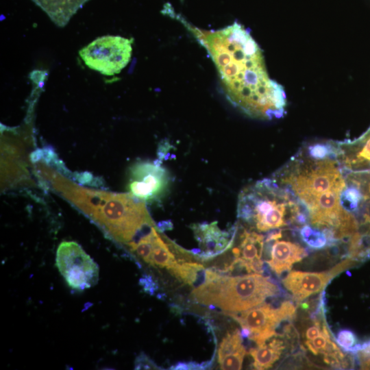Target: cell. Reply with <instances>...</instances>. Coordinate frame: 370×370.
I'll return each instance as SVG.
<instances>
[{
  "instance_id": "23",
  "label": "cell",
  "mask_w": 370,
  "mask_h": 370,
  "mask_svg": "<svg viewBox=\"0 0 370 370\" xmlns=\"http://www.w3.org/2000/svg\"><path fill=\"white\" fill-rule=\"evenodd\" d=\"M149 357L141 352L135 359L134 369H161Z\"/></svg>"
},
{
  "instance_id": "24",
  "label": "cell",
  "mask_w": 370,
  "mask_h": 370,
  "mask_svg": "<svg viewBox=\"0 0 370 370\" xmlns=\"http://www.w3.org/2000/svg\"><path fill=\"white\" fill-rule=\"evenodd\" d=\"M139 284L146 293L151 295L158 289L156 282L152 279L151 276L148 275H143L140 278Z\"/></svg>"
},
{
  "instance_id": "8",
  "label": "cell",
  "mask_w": 370,
  "mask_h": 370,
  "mask_svg": "<svg viewBox=\"0 0 370 370\" xmlns=\"http://www.w3.org/2000/svg\"><path fill=\"white\" fill-rule=\"evenodd\" d=\"M296 307L291 301H283L280 307L275 308L266 303L237 312H228L227 314L236 320L241 327L250 330L249 340L257 345L264 343L278 333L276 329L283 321H291L295 318Z\"/></svg>"
},
{
  "instance_id": "25",
  "label": "cell",
  "mask_w": 370,
  "mask_h": 370,
  "mask_svg": "<svg viewBox=\"0 0 370 370\" xmlns=\"http://www.w3.org/2000/svg\"><path fill=\"white\" fill-rule=\"evenodd\" d=\"M201 365L195 362H177L173 365L170 369H201Z\"/></svg>"
},
{
  "instance_id": "9",
  "label": "cell",
  "mask_w": 370,
  "mask_h": 370,
  "mask_svg": "<svg viewBox=\"0 0 370 370\" xmlns=\"http://www.w3.org/2000/svg\"><path fill=\"white\" fill-rule=\"evenodd\" d=\"M56 264L70 288L84 291L99 280L97 264L74 241L62 242L56 251Z\"/></svg>"
},
{
  "instance_id": "19",
  "label": "cell",
  "mask_w": 370,
  "mask_h": 370,
  "mask_svg": "<svg viewBox=\"0 0 370 370\" xmlns=\"http://www.w3.org/2000/svg\"><path fill=\"white\" fill-rule=\"evenodd\" d=\"M301 240L312 250H319L328 247V241L324 232L314 228L309 223L301 226L299 230Z\"/></svg>"
},
{
  "instance_id": "12",
  "label": "cell",
  "mask_w": 370,
  "mask_h": 370,
  "mask_svg": "<svg viewBox=\"0 0 370 370\" xmlns=\"http://www.w3.org/2000/svg\"><path fill=\"white\" fill-rule=\"evenodd\" d=\"M190 227L200 247L199 252L195 257L201 260L214 258L231 248L238 230L236 225L232 226L229 231L221 230L217 221L195 223Z\"/></svg>"
},
{
  "instance_id": "2",
  "label": "cell",
  "mask_w": 370,
  "mask_h": 370,
  "mask_svg": "<svg viewBox=\"0 0 370 370\" xmlns=\"http://www.w3.org/2000/svg\"><path fill=\"white\" fill-rule=\"evenodd\" d=\"M338 151L333 140L307 143L271 177L296 197L311 226L331 232L341 243L347 241L358 226L341 205L345 182Z\"/></svg>"
},
{
  "instance_id": "22",
  "label": "cell",
  "mask_w": 370,
  "mask_h": 370,
  "mask_svg": "<svg viewBox=\"0 0 370 370\" xmlns=\"http://www.w3.org/2000/svg\"><path fill=\"white\" fill-rule=\"evenodd\" d=\"M246 349H241L234 354H228L218 360L220 367L223 370L241 369Z\"/></svg>"
},
{
  "instance_id": "10",
  "label": "cell",
  "mask_w": 370,
  "mask_h": 370,
  "mask_svg": "<svg viewBox=\"0 0 370 370\" xmlns=\"http://www.w3.org/2000/svg\"><path fill=\"white\" fill-rule=\"evenodd\" d=\"M171 181L168 170L160 162L142 161L130 168L127 189L143 201H153L166 193Z\"/></svg>"
},
{
  "instance_id": "1",
  "label": "cell",
  "mask_w": 370,
  "mask_h": 370,
  "mask_svg": "<svg viewBox=\"0 0 370 370\" xmlns=\"http://www.w3.org/2000/svg\"><path fill=\"white\" fill-rule=\"evenodd\" d=\"M163 12L180 21L206 49L216 66L229 102L249 117L260 120L284 116L283 86L270 78L262 51L241 24L205 31L190 24L170 8Z\"/></svg>"
},
{
  "instance_id": "13",
  "label": "cell",
  "mask_w": 370,
  "mask_h": 370,
  "mask_svg": "<svg viewBox=\"0 0 370 370\" xmlns=\"http://www.w3.org/2000/svg\"><path fill=\"white\" fill-rule=\"evenodd\" d=\"M273 240L271 257L267 261L269 268L278 275L290 271L295 262L308 256V251L299 243L282 239Z\"/></svg>"
},
{
  "instance_id": "17",
  "label": "cell",
  "mask_w": 370,
  "mask_h": 370,
  "mask_svg": "<svg viewBox=\"0 0 370 370\" xmlns=\"http://www.w3.org/2000/svg\"><path fill=\"white\" fill-rule=\"evenodd\" d=\"M171 273L184 283L196 288L206 280V269L199 263H177L169 270Z\"/></svg>"
},
{
  "instance_id": "4",
  "label": "cell",
  "mask_w": 370,
  "mask_h": 370,
  "mask_svg": "<svg viewBox=\"0 0 370 370\" xmlns=\"http://www.w3.org/2000/svg\"><path fill=\"white\" fill-rule=\"evenodd\" d=\"M237 217L251 229L266 232L284 227L299 230L309 223L308 213L296 197L272 177L241 191Z\"/></svg>"
},
{
  "instance_id": "3",
  "label": "cell",
  "mask_w": 370,
  "mask_h": 370,
  "mask_svg": "<svg viewBox=\"0 0 370 370\" xmlns=\"http://www.w3.org/2000/svg\"><path fill=\"white\" fill-rule=\"evenodd\" d=\"M41 178L60 196L117 243L128 245L149 233L154 224L144 201L130 193L86 188L73 182L43 162L36 164Z\"/></svg>"
},
{
  "instance_id": "7",
  "label": "cell",
  "mask_w": 370,
  "mask_h": 370,
  "mask_svg": "<svg viewBox=\"0 0 370 370\" xmlns=\"http://www.w3.org/2000/svg\"><path fill=\"white\" fill-rule=\"evenodd\" d=\"M133 38L106 35L98 37L79 51L85 64L104 75L119 73L129 63Z\"/></svg>"
},
{
  "instance_id": "5",
  "label": "cell",
  "mask_w": 370,
  "mask_h": 370,
  "mask_svg": "<svg viewBox=\"0 0 370 370\" xmlns=\"http://www.w3.org/2000/svg\"><path fill=\"white\" fill-rule=\"evenodd\" d=\"M345 185L341 205L355 219L356 234L370 246V127L354 140L337 141Z\"/></svg>"
},
{
  "instance_id": "14",
  "label": "cell",
  "mask_w": 370,
  "mask_h": 370,
  "mask_svg": "<svg viewBox=\"0 0 370 370\" xmlns=\"http://www.w3.org/2000/svg\"><path fill=\"white\" fill-rule=\"evenodd\" d=\"M60 27H65L73 16L90 0H32Z\"/></svg>"
},
{
  "instance_id": "15",
  "label": "cell",
  "mask_w": 370,
  "mask_h": 370,
  "mask_svg": "<svg viewBox=\"0 0 370 370\" xmlns=\"http://www.w3.org/2000/svg\"><path fill=\"white\" fill-rule=\"evenodd\" d=\"M285 349L284 341L279 338H271L256 347L251 348L249 354L254 360L253 366L256 369H267L279 360Z\"/></svg>"
},
{
  "instance_id": "16",
  "label": "cell",
  "mask_w": 370,
  "mask_h": 370,
  "mask_svg": "<svg viewBox=\"0 0 370 370\" xmlns=\"http://www.w3.org/2000/svg\"><path fill=\"white\" fill-rule=\"evenodd\" d=\"M264 236L254 231L243 230L240 236V258L245 261L262 259Z\"/></svg>"
},
{
  "instance_id": "20",
  "label": "cell",
  "mask_w": 370,
  "mask_h": 370,
  "mask_svg": "<svg viewBox=\"0 0 370 370\" xmlns=\"http://www.w3.org/2000/svg\"><path fill=\"white\" fill-rule=\"evenodd\" d=\"M240 330L236 329L228 333L223 338L217 353L218 360L224 356L245 349Z\"/></svg>"
},
{
  "instance_id": "6",
  "label": "cell",
  "mask_w": 370,
  "mask_h": 370,
  "mask_svg": "<svg viewBox=\"0 0 370 370\" xmlns=\"http://www.w3.org/2000/svg\"><path fill=\"white\" fill-rule=\"evenodd\" d=\"M285 293L271 276L258 273L231 276L219 275L194 288L193 299L226 312H238L262 304L267 298Z\"/></svg>"
},
{
  "instance_id": "18",
  "label": "cell",
  "mask_w": 370,
  "mask_h": 370,
  "mask_svg": "<svg viewBox=\"0 0 370 370\" xmlns=\"http://www.w3.org/2000/svg\"><path fill=\"white\" fill-rule=\"evenodd\" d=\"M158 232V230L154 238L150 264L169 270L177 263V260L169 246V238Z\"/></svg>"
},
{
  "instance_id": "21",
  "label": "cell",
  "mask_w": 370,
  "mask_h": 370,
  "mask_svg": "<svg viewBox=\"0 0 370 370\" xmlns=\"http://www.w3.org/2000/svg\"><path fill=\"white\" fill-rule=\"evenodd\" d=\"M334 338L340 347L349 354L353 347L360 343L356 334L349 329L340 330Z\"/></svg>"
},
{
  "instance_id": "11",
  "label": "cell",
  "mask_w": 370,
  "mask_h": 370,
  "mask_svg": "<svg viewBox=\"0 0 370 370\" xmlns=\"http://www.w3.org/2000/svg\"><path fill=\"white\" fill-rule=\"evenodd\" d=\"M358 261L346 258L329 270L321 272L293 271L282 282L298 304L307 297L321 292L330 281L346 269L355 267Z\"/></svg>"
}]
</instances>
